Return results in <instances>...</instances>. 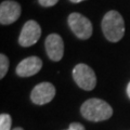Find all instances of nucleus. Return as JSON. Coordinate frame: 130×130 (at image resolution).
I'll use <instances>...</instances> for the list:
<instances>
[{
	"mask_svg": "<svg viewBox=\"0 0 130 130\" xmlns=\"http://www.w3.org/2000/svg\"><path fill=\"white\" fill-rule=\"evenodd\" d=\"M80 113L87 120L103 121L111 118L113 108L107 102L101 99H89L80 107Z\"/></svg>",
	"mask_w": 130,
	"mask_h": 130,
	"instance_id": "f257e3e1",
	"label": "nucleus"
},
{
	"mask_svg": "<svg viewBox=\"0 0 130 130\" xmlns=\"http://www.w3.org/2000/svg\"><path fill=\"white\" fill-rule=\"evenodd\" d=\"M102 30L108 41L118 42L124 37L125 22L123 16L117 11H109L102 20Z\"/></svg>",
	"mask_w": 130,
	"mask_h": 130,
	"instance_id": "f03ea898",
	"label": "nucleus"
},
{
	"mask_svg": "<svg viewBox=\"0 0 130 130\" xmlns=\"http://www.w3.org/2000/svg\"><path fill=\"white\" fill-rule=\"evenodd\" d=\"M73 78L78 87L86 91L93 90L96 85V76L94 71L87 64H77L73 70Z\"/></svg>",
	"mask_w": 130,
	"mask_h": 130,
	"instance_id": "7ed1b4c3",
	"label": "nucleus"
},
{
	"mask_svg": "<svg viewBox=\"0 0 130 130\" xmlns=\"http://www.w3.org/2000/svg\"><path fill=\"white\" fill-rule=\"evenodd\" d=\"M67 22L72 31L74 32L77 38L81 40H87L91 37L92 24L86 16H84L80 13H77V12H74V13L70 14Z\"/></svg>",
	"mask_w": 130,
	"mask_h": 130,
	"instance_id": "20e7f679",
	"label": "nucleus"
},
{
	"mask_svg": "<svg viewBox=\"0 0 130 130\" xmlns=\"http://www.w3.org/2000/svg\"><path fill=\"white\" fill-rule=\"evenodd\" d=\"M41 36V28L36 21H27L21 30L19 37V43L22 47H30L39 40Z\"/></svg>",
	"mask_w": 130,
	"mask_h": 130,
	"instance_id": "39448f33",
	"label": "nucleus"
},
{
	"mask_svg": "<svg viewBox=\"0 0 130 130\" xmlns=\"http://www.w3.org/2000/svg\"><path fill=\"white\" fill-rule=\"evenodd\" d=\"M55 95V88L51 83L38 84L30 93V100L37 105H43L51 102Z\"/></svg>",
	"mask_w": 130,
	"mask_h": 130,
	"instance_id": "423d86ee",
	"label": "nucleus"
},
{
	"mask_svg": "<svg viewBox=\"0 0 130 130\" xmlns=\"http://www.w3.org/2000/svg\"><path fill=\"white\" fill-rule=\"evenodd\" d=\"M21 6L16 1L6 0L0 5V23L2 25H9L14 23L21 15Z\"/></svg>",
	"mask_w": 130,
	"mask_h": 130,
	"instance_id": "0eeeda50",
	"label": "nucleus"
},
{
	"mask_svg": "<svg viewBox=\"0 0 130 130\" xmlns=\"http://www.w3.org/2000/svg\"><path fill=\"white\" fill-rule=\"evenodd\" d=\"M46 52L50 60L59 62L62 60L64 54V42L63 39L58 34H50L44 41Z\"/></svg>",
	"mask_w": 130,
	"mask_h": 130,
	"instance_id": "6e6552de",
	"label": "nucleus"
},
{
	"mask_svg": "<svg viewBox=\"0 0 130 130\" xmlns=\"http://www.w3.org/2000/svg\"><path fill=\"white\" fill-rule=\"evenodd\" d=\"M42 67V61L37 56H29L22 60L16 66V74L20 77H30L36 75Z\"/></svg>",
	"mask_w": 130,
	"mask_h": 130,
	"instance_id": "1a4fd4ad",
	"label": "nucleus"
},
{
	"mask_svg": "<svg viewBox=\"0 0 130 130\" xmlns=\"http://www.w3.org/2000/svg\"><path fill=\"white\" fill-rule=\"evenodd\" d=\"M12 118L9 114L2 113L0 115V130H11Z\"/></svg>",
	"mask_w": 130,
	"mask_h": 130,
	"instance_id": "9d476101",
	"label": "nucleus"
},
{
	"mask_svg": "<svg viewBox=\"0 0 130 130\" xmlns=\"http://www.w3.org/2000/svg\"><path fill=\"white\" fill-rule=\"evenodd\" d=\"M9 70V60L3 53L0 54V78H3Z\"/></svg>",
	"mask_w": 130,
	"mask_h": 130,
	"instance_id": "9b49d317",
	"label": "nucleus"
},
{
	"mask_svg": "<svg viewBox=\"0 0 130 130\" xmlns=\"http://www.w3.org/2000/svg\"><path fill=\"white\" fill-rule=\"evenodd\" d=\"M59 0H38V2L42 7H53L58 3Z\"/></svg>",
	"mask_w": 130,
	"mask_h": 130,
	"instance_id": "f8f14e48",
	"label": "nucleus"
},
{
	"mask_svg": "<svg viewBox=\"0 0 130 130\" xmlns=\"http://www.w3.org/2000/svg\"><path fill=\"white\" fill-rule=\"evenodd\" d=\"M66 130H85V127L79 123H72Z\"/></svg>",
	"mask_w": 130,
	"mask_h": 130,
	"instance_id": "ddd939ff",
	"label": "nucleus"
},
{
	"mask_svg": "<svg viewBox=\"0 0 130 130\" xmlns=\"http://www.w3.org/2000/svg\"><path fill=\"white\" fill-rule=\"evenodd\" d=\"M127 94H128V96L130 98V83L128 84V86H127Z\"/></svg>",
	"mask_w": 130,
	"mask_h": 130,
	"instance_id": "4468645a",
	"label": "nucleus"
},
{
	"mask_svg": "<svg viewBox=\"0 0 130 130\" xmlns=\"http://www.w3.org/2000/svg\"><path fill=\"white\" fill-rule=\"evenodd\" d=\"M71 2L73 3H78V2H81V1H85V0H70Z\"/></svg>",
	"mask_w": 130,
	"mask_h": 130,
	"instance_id": "2eb2a0df",
	"label": "nucleus"
},
{
	"mask_svg": "<svg viewBox=\"0 0 130 130\" xmlns=\"http://www.w3.org/2000/svg\"><path fill=\"white\" fill-rule=\"evenodd\" d=\"M13 130H24V129H22V128H20V127H18V128H14Z\"/></svg>",
	"mask_w": 130,
	"mask_h": 130,
	"instance_id": "dca6fc26",
	"label": "nucleus"
}]
</instances>
